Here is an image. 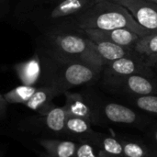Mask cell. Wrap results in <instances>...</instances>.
Returning <instances> with one entry per match:
<instances>
[{"label":"cell","mask_w":157,"mask_h":157,"mask_svg":"<svg viewBox=\"0 0 157 157\" xmlns=\"http://www.w3.org/2000/svg\"><path fill=\"white\" fill-rule=\"evenodd\" d=\"M41 64L40 86H52L63 94L69 89L90 85L98 80L102 68L75 61H63L37 52Z\"/></svg>","instance_id":"6da1fadb"},{"label":"cell","mask_w":157,"mask_h":157,"mask_svg":"<svg viewBox=\"0 0 157 157\" xmlns=\"http://www.w3.org/2000/svg\"><path fill=\"white\" fill-rule=\"evenodd\" d=\"M38 51L63 61H75L104 67L93 41L82 30L58 31L41 34L37 40Z\"/></svg>","instance_id":"7a4b0ae2"},{"label":"cell","mask_w":157,"mask_h":157,"mask_svg":"<svg viewBox=\"0 0 157 157\" xmlns=\"http://www.w3.org/2000/svg\"><path fill=\"white\" fill-rule=\"evenodd\" d=\"M93 4V0H56L35 6L18 16L29 20L41 34L77 30L76 17Z\"/></svg>","instance_id":"3957f363"},{"label":"cell","mask_w":157,"mask_h":157,"mask_svg":"<svg viewBox=\"0 0 157 157\" xmlns=\"http://www.w3.org/2000/svg\"><path fill=\"white\" fill-rule=\"evenodd\" d=\"M75 27L77 30L129 29L141 37L153 32L138 24L126 7L111 1L94 3L86 8L76 17Z\"/></svg>","instance_id":"277c9868"},{"label":"cell","mask_w":157,"mask_h":157,"mask_svg":"<svg viewBox=\"0 0 157 157\" xmlns=\"http://www.w3.org/2000/svg\"><path fill=\"white\" fill-rule=\"evenodd\" d=\"M97 109L100 123L109 122L145 130L153 122V118L145 113L115 102L97 105Z\"/></svg>","instance_id":"5b68a950"},{"label":"cell","mask_w":157,"mask_h":157,"mask_svg":"<svg viewBox=\"0 0 157 157\" xmlns=\"http://www.w3.org/2000/svg\"><path fill=\"white\" fill-rule=\"evenodd\" d=\"M105 84L113 87L120 80L135 74L151 75L149 65L133 55L125 56L106 64L104 67Z\"/></svg>","instance_id":"8992f818"},{"label":"cell","mask_w":157,"mask_h":157,"mask_svg":"<svg viewBox=\"0 0 157 157\" xmlns=\"http://www.w3.org/2000/svg\"><path fill=\"white\" fill-rule=\"evenodd\" d=\"M113 88L129 95L131 98L157 95V82L148 74L129 75L117 82Z\"/></svg>","instance_id":"52a82bcc"},{"label":"cell","mask_w":157,"mask_h":157,"mask_svg":"<svg viewBox=\"0 0 157 157\" xmlns=\"http://www.w3.org/2000/svg\"><path fill=\"white\" fill-rule=\"evenodd\" d=\"M115 3L126 7L143 28L157 31V4L149 0H119Z\"/></svg>","instance_id":"ba28073f"},{"label":"cell","mask_w":157,"mask_h":157,"mask_svg":"<svg viewBox=\"0 0 157 157\" xmlns=\"http://www.w3.org/2000/svg\"><path fill=\"white\" fill-rule=\"evenodd\" d=\"M63 95L65 96V104L63 108L68 116L87 120L91 124H100L96 104L79 93L66 91Z\"/></svg>","instance_id":"9c48e42d"},{"label":"cell","mask_w":157,"mask_h":157,"mask_svg":"<svg viewBox=\"0 0 157 157\" xmlns=\"http://www.w3.org/2000/svg\"><path fill=\"white\" fill-rule=\"evenodd\" d=\"M83 33L90 40H102L113 42L117 45L133 49L134 44L141 37L136 32L129 29H116L109 30L86 29H82Z\"/></svg>","instance_id":"30bf717a"},{"label":"cell","mask_w":157,"mask_h":157,"mask_svg":"<svg viewBox=\"0 0 157 157\" xmlns=\"http://www.w3.org/2000/svg\"><path fill=\"white\" fill-rule=\"evenodd\" d=\"M59 95H61V93L52 86H39L37 91L24 105L29 109L44 116L55 106L53 105L52 100Z\"/></svg>","instance_id":"8fae6325"},{"label":"cell","mask_w":157,"mask_h":157,"mask_svg":"<svg viewBox=\"0 0 157 157\" xmlns=\"http://www.w3.org/2000/svg\"><path fill=\"white\" fill-rule=\"evenodd\" d=\"M92 41L97 53L104 63V66L122 57L133 55V49L125 48L108 40H95Z\"/></svg>","instance_id":"7c38bea8"},{"label":"cell","mask_w":157,"mask_h":157,"mask_svg":"<svg viewBox=\"0 0 157 157\" xmlns=\"http://www.w3.org/2000/svg\"><path fill=\"white\" fill-rule=\"evenodd\" d=\"M15 71L22 85L35 86L39 84L41 75V64L39 54L36 52L29 60L15 65Z\"/></svg>","instance_id":"4fadbf2b"},{"label":"cell","mask_w":157,"mask_h":157,"mask_svg":"<svg viewBox=\"0 0 157 157\" xmlns=\"http://www.w3.org/2000/svg\"><path fill=\"white\" fill-rule=\"evenodd\" d=\"M87 140L97 145L99 150V157H124L122 144L120 139L114 136L94 132Z\"/></svg>","instance_id":"5bb4252c"},{"label":"cell","mask_w":157,"mask_h":157,"mask_svg":"<svg viewBox=\"0 0 157 157\" xmlns=\"http://www.w3.org/2000/svg\"><path fill=\"white\" fill-rule=\"evenodd\" d=\"M40 144L51 157H75L77 143L52 139H42Z\"/></svg>","instance_id":"9a60e30c"},{"label":"cell","mask_w":157,"mask_h":157,"mask_svg":"<svg viewBox=\"0 0 157 157\" xmlns=\"http://www.w3.org/2000/svg\"><path fill=\"white\" fill-rule=\"evenodd\" d=\"M74 137L80 140H87L94 134V131L91 127V122L87 120L68 116L65 123V132Z\"/></svg>","instance_id":"2e32d148"},{"label":"cell","mask_w":157,"mask_h":157,"mask_svg":"<svg viewBox=\"0 0 157 157\" xmlns=\"http://www.w3.org/2000/svg\"><path fill=\"white\" fill-rule=\"evenodd\" d=\"M68 114L63 107L54 106L46 115L43 116V121L47 128L56 133L65 132V123Z\"/></svg>","instance_id":"e0dca14e"},{"label":"cell","mask_w":157,"mask_h":157,"mask_svg":"<svg viewBox=\"0 0 157 157\" xmlns=\"http://www.w3.org/2000/svg\"><path fill=\"white\" fill-rule=\"evenodd\" d=\"M36 86L21 85L3 95L4 99L9 104H25L37 91Z\"/></svg>","instance_id":"ac0fdd59"},{"label":"cell","mask_w":157,"mask_h":157,"mask_svg":"<svg viewBox=\"0 0 157 157\" xmlns=\"http://www.w3.org/2000/svg\"><path fill=\"white\" fill-rule=\"evenodd\" d=\"M133 50L147 58L157 54V31H153L147 35L142 36L134 44Z\"/></svg>","instance_id":"d6986e66"},{"label":"cell","mask_w":157,"mask_h":157,"mask_svg":"<svg viewBox=\"0 0 157 157\" xmlns=\"http://www.w3.org/2000/svg\"><path fill=\"white\" fill-rule=\"evenodd\" d=\"M132 105L150 117L157 118V95H148L131 98Z\"/></svg>","instance_id":"ffe728a7"},{"label":"cell","mask_w":157,"mask_h":157,"mask_svg":"<svg viewBox=\"0 0 157 157\" xmlns=\"http://www.w3.org/2000/svg\"><path fill=\"white\" fill-rule=\"evenodd\" d=\"M99 150L95 144L88 140H80L77 143V147L75 157H98Z\"/></svg>","instance_id":"44dd1931"},{"label":"cell","mask_w":157,"mask_h":157,"mask_svg":"<svg viewBox=\"0 0 157 157\" xmlns=\"http://www.w3.org/2000/svg\"><path fill=\"white\" fill-rule=\"evenodd\" d=\"M144 139L149 144L157 147V122L153 121L146 129L144 133Z\"/></svg>","instance_id":"7402d4cb"},{"label":"cell","mask_w":157,"mask_h":157,"mask_svg":"<svg viewBox=\"0 0 157 157\" xmlns=\"http://www.w3.org/2000/svg\"><path fill=\"white\" fill-rule=\"evenodd\" d=\"M52 1H56V0H21L17 6L18 15L35 6H38V5H40L43 3H47V2H52Z\"/></svg>","instance_id":"603a6c76"},{"label":"cell","mask_w":157,"mask_h":157,"mask_svg":"<svg viewBox=\"0 0 157 157\" xmlns=\"http://www.w3.org/2000/svg\"><path fill=\"white\" fill-rule=\"evenodd\" d=\"M9 10L8 0H0V19L5 17Z\"/></svg>","instance_id":"cb8c5ba5"},{"label":"cell","mask_w":157,"mask_h":157,"mask_svg":"<svg viewBox=\"0 0 157 157\" xmlns=\"http://www.w3.org/2000/svg\"><path fill=\"white\" fill-rule=\"evenodd\" d=\"M6 104H7V103H6V100L4 99L3 95L0 94V116L5 112L6 108Z\"/></svg>","instance_id":"d4e9b609"},{"label":"cell","mask_w":157,"mask_h":157,"mask_svg":"<svg viewBox=\"0 0 157 157\" xmlns=\"http://www.w3.org/2000/svg\"><path fill=\"white\" fill-rule=\"evenodd\" d=\"M147 64L149 66H155V64H157V54H155V55H152L150 57L147 58Z\"/></svg>","instance_id":"484cf974"},{"label":"cell","mask_w":157,"mask_h":157,"mask_svg":"<svg viewBox=\"0 0 157 157\" xmlns=\"http://www.w3.org/2000/svg\"><path fill=\"white\" fill-rule=\"evenodd\" d=\"M101 1H111V2H118L119 0H93L94 3H98V2H101Z\"/></svg>","instance_id":"4316f807"},{"label":"cell","mask_w":157,"mask_h":157,"mask_svg":"<svg viewBox=\"0 0 157 157\" xmlns=\"http://www.w3.org/2000/svg\"><path fill=\"white\" fill-rule=\"evenodd\" d=\"M40 157H51V156H49L46 153H42V154H40Z\"/></svg>","instance_id":"83f0119b"},{"label":"cell","mask_w":157,"mask_h":157,"mask_svg":"<svg viewBox=\"0 0 157 157\" xmlns=\"http://www.w3.org/2000/svg\"><path fill=\"white\" fill-rule=\"evenodd\" d=\"M149 1H151V2H154V3L157 4V0H149Z\"/></svg>","instance_id":"f1b7e54d"},{"label":"cell","mask_w":157,"mask_h":157,"mask_svg":"<svg viewBox=\"0 0 157 157\" xmlns=\"http://www.w3.org/2000/svg\"><path fill=\"white\" fill-rule=\"evenodd\" d=\"M155 67H156V68H157V64H155Z\"/></svg>","instance_id":"f546056e"},{"label":"cell","mask_w":157,"mask_h":157,"mask_svg":"<svg viewBox=\"0 0 157 157\" xmlns=\"http://www.w3.org/2000/svg\"><path fill=\"white\" fill-rule=\"evenodd\" d=\"M98 157H99V156H98Z\"/></svg>","instance_id":"4dcf8cb0"}]
</instances>
